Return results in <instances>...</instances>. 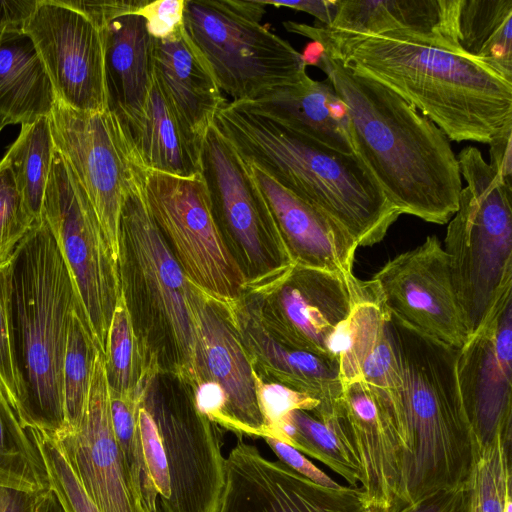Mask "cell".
Listing matches in <instances>:
<instances>
[{
	"label": "cell",
	"mask_w": 512,
	"mask_h": 512,
	"mask_svg": "<svg viewBox=\"0 0 512 512\" xmlns=\"http://www.w3.org/2000/svg\"><path fill=\"white\" fill-rule=\"evenodd\" d=\"M329 58L399 95L450 141L489 144L512 132V82L461 49L383 34L351 36L320 25L283 23Z\"/></svg>",
	"instance_id": "obj_1"
},
{
	"label": "cell",
	"mask_w": 512,
	"mask_h": 512,
	"mask_svg": "<svg viewBox=\"0 0 512 512\" xmlns=\"http://www.w3.org/2000/svg\"><path fill=\"white\" fill-rule=\"evenodd\" d=\"M347 107L354 154L400 214L446 224L462 189L450 140L386 86L322 51L314 62Z\"/></svg>",
	"instance_id": "obj_2"
},
{
	"label": "cell",
	"mask_w": 512,
	"mask_h": 512,
	"mask_svg": "<svg viewBox=\"0 0 512 512\" xmlns=\"http://www.w3.org/2000/svg\"><path fill=\"white\" fill-rule=\"evenodd\" d=\"M213 125L245 162L327 214L358 246L383 240L401 215L355 154L332 150L245 103L227 101Z\"/></svg>",
	"instance_id": "obj_3"
},
{
	"label": "cell",
	"mask_w": 512,
	"mask_h": 512,
	"mask_svg": "<svg viewBox=\"0 0 512 512\" xmlns=\"http://www.w3.org/2000/svg\"><path fill=\"white\" fill-rule=\"evenodd\" d=\"M402 389L394 404L406 505L465 484L478 448L458 387V349L389 313Z\"/></svg>",
	"instance_id": "obj_4"
},
{
	"label": "cell",
	"mask_w": 512,
	"mask_h": 512,
	"mask_svg": "<svg viewBox=\"0 0 512 512\" xmlns=\"http://www.w3.org/2000/svg\"><path fill=\"white\" fill-rule=\"evenodd\" d=\"M143 171L136 166L121 210L122 294L148 370L173 375L192 389L198 371L191 283L147 207Z\"/></svg>",
	"instance_id": "obj_5"
},
{
	"label": "cell",
	"mask_w": 512,
	"mask_h": 512,
	"mask_svg": "<svg viewBox=\"0 0 512 512\" xmlns=\"http://www.w3.org/2000/svg\"><path fill=\"white\" fill-rule=\"evenodd\" d=\"M12 268L15 346L30 414L41 425L61 430L65 423L63 361L68 324L81 302L43 217L18 245Z\"/></svg>",
	"instance_id": "obj_6"
},
{
	"label": "cell",
	"mask_w": 512,
	"mask_h": 512,
	"mask_svg": "<svg viewBox=\"0 0 512 512\" xmlns=\"http://www.w3.org/2000/svg\"><path fill=\"white\" fill-rule=\"evenodd\" d=\"M152 383L138 409L145 508L218 512L226 481L218 424L196 409L188 388L181 395L168 396Z\"/></svg>",
	"instance_id": "obj_7"
},
{
	"label": "cell",
	"mask_w": 512,
	"mask_h": 512,
	"mask_svg": "<svg viewBox=\"0 0 512 512\" xmlns=\"http://www.w3.org/2000/svg\"><path fill=\"white\" fill-rule=\"evenodd\" d=\"M466 186L444 240L452 284L469 336L512 289V183L474 146L457 156Z\"/></svg>",
	"instance_id": "obj_8"
},
{
	"label": "cell",
	"mask_w": 512,
	"mask_h": 512,
	"mask_svg": "<svg viewBox=\"0 0 512 512\" xmlns=\"http://www.w3.org/2000/svg\"><path fill=\"white\" fill-rule=\"evenodd\" d=\"M261 0H186L183 30L231 102H251L308 74L306 58L261 23Z\"/></svg>",
	"instance_id": "obj_9"
},
{
	"label": "cell",
	"mask_w": 512,
	"mask_h": 512,
	"mask_svg": "<svg viewBox=\"0 0 512 512\" xmlns=\"http://www.w3.org/2000/svg\"><path fill=\"white\" fill-rule=\"evenodd\" d=\"M147 207L188 281L228 310L248 280L212 212L201 175L191 178L145 169Z\"/></svg>",
	"instance_id": "obj_10"
},
{
	"label": "cell",
	"mask_w": 512,
	"mask_h": 512,
	"mask_svg": "<svg viewBox=\"0 0 512 512\" xmlns=\"http://www.w3.org/2000/svg\"><path fill=\"white\" fill-rule=\"evenodd\" d=\"M42 217L57 241L92 336L104 354L112 314L122 294L119 263L84 190L56 150Z\"/></svg>",
	"instance_id": "obj_11"
},
{
	"label": "cell",
	"mask_w": 512,
	"mask_h": 512,
	"mask_svg": "<svg viewBox=\"0 0 512 512\" xmlns=\"http://www.w3.org/2000/svg\"><path fill=\"white\" fill-rule=\"evenodd\" d=\"M200 175L220 231L243 259L248 283L288 271L294 262L263 195L246 162L213 124L201 144Z\"/></svg>",
	"instance_id": "obj_12"
},
{
	"label": "cell",
	"mask_w": 512,
	"mask_h": 512,
	"mask_svg": "<svg viewBox=\"0 0 512 512\" xmlns=\"http://www.w3.org/2000/svg\"><path fill=\"white\" fill-rule=\"evenodd\" d=\"M365 286L354 275L294 264L279 276L248 283L242 299L279 342L328 355L329 336Z\"/></svg>",
	"instance_id": "obj_13"
},
{
	"label": "cell",
	"mask_w": 512,
	"mask_h": 512,
	"mask_svg": "<svg viewBox=\"0 0 512 512\" xmlns=\"http://www.w3.org/2000/svg\"><path fill=\"white\" fill-rule=\"evenodd\" d=\"M48 118L54 148L84 190L119 263L122 205L140 162L108 110L79 111L56 99Z\"/></svg>",
	"instance_id": "obj_14"
},
{
	"label": "cell",
	"mask_w": 512,
	"mask_h": 512,
	"mask_svg": "<svg viewBox=\"0 0 512 512\" xmlns=\"http://www.w3.org/2000/svg\"><path fill=\"white\" fill-rule=\"evenodd\" d=\"M23 32L35 46L56 99L79 111L108 110L101 27L60 0H37Z\"/></svg>",
	"instance_id": "obj_15"
},
{
	"label": "cell",
	"mask_w": 512,
	"mask_h": 512,
	"mask_svg": "<svg viewBox=\"0 0 512 512\" xmlns=\"http://www.w3.org/2000/svg\"><path fill=\"white\" fill-rule=\"evenodd\" d=\"M371 282L387 311L403 323L457 349L467 341L448 255L435 235L389 260Z\"/></svg>",
	"instance_id": "obj_16"
},
{
	"label": "cell",
	"mask_w": 512,
	"mask_h": 512,
	"mask_svg": "<svg viewBox=\"0 0 512 512\" xmlns=\"http://www.w3.org/2000/svg\"><path fill=\"white\" fill-rule=\"evenodd\" d=\"M456 373L479 452L512 433V289L458 349Z\"/></svg>",
	"instance_id": "obj_17"
},
{
	"label": "cell",
	"mask_w": 512,
	"mask_h": 512,
	"mask_svg": "<svg viewBox=\"0 0 512 512\" xmlns=\"http://www.w3.org/2000/svg\"><path fill=\"white\" fill-rule=\"evenodd\" d=\"M218 512H365L364 493L318 485L239 440L226 458Z\"/></svg>",
	"instance_id": "obj_18"
},
{
	"label": "cell",
	"mask_w": 512,
	"mask_h": 512,
	"mask_svg": "<svg viewBox=\"0 0 512 512\" xmlns=\"http://www.w3.org/2000/svg\"><path fill=\"white\" fill-rule=\"evenodd\" d=\"M54 432L100 512H148L134 489L113 430L105 360L100 350L80 425L75 430Z\"/></svg>",
	"instance_id": "obj_19"
},
{
	"label": "cell",
	"mask_w": 512,
	"mask_h": 512,
	"mask_svg": "<svg viewBox=\"0 0 512 512\" xmlns=\"http://www.w3.org/2000/svg\"><path fill=\"white\" fill-rule=\"evenodd\" d=\"M189 296L196 334L198 383L213 381L223 389L224 428L239 436L268 437L257 398L256 373L229 310L192 284Z\"/></svg>",
	"instance_id": "obj_20"
},
{
	"label": "cell",
	"mask_w": 512,
	"mask_h": 512,
	"mask_svg": "<svg viewBox=\"0 0 512 512\" xmlns=\"http://www.w3.org/2000/svg\"><path fill=\"white\" fill-rule=\"evenodd\" d=\"M339 410L348 426L361 469L365 512H400L402 461L393 399L361 380L343 385Z\"/></svg>",
	"instance_id": "obj_21"
},
{
	"label": "cell",
	"mask_w": 512,
	"mask_h": 512,
	"mask_svg": "<svg viewBox=\"0 0 512 512\" xmlns=\"http://www.w3.org/2000/svg\"><path fill=\"white\" fill-rule=\"evenodd\" d=\"M246 164L294 264L352 276L359 247L354 238L327 214L291 193L260 168Z\"/></svg>",
	"instance_id": "obj_22"
},
{
	"label": "cell",
	"mask_w": 512,
	"mask_h": 512,
	"mask_svg": "<svg viewBox=\"0 0 512 512\" xmlns=\"http://www.w3.org/2000/svg\"><path fill=\"white\" fill-rule=\"evenodd\" d=\"M234 325L260 378L277 382L317 399L333 411L343 392L339 364L329 355L295 349L279 342L263 326L242 297L230 310Z\"/></svg>",
	"instance_id": "obj_23"
},
{
	"label": "cell",
	"mask_w": 512,
	"mask_h": 512,
	"mask_svg": "<svg viewBox=\"0 0 512 512\" xmlns=\"http://www.w3.org/2000/svg\"><path fill=\"white\" fill-rule=\"evenodd\" d=\"M141 2L129 0L101 26L108 111L123 132L139 119L153 81V38L135 13Z\"/></svg>",
	"instance_id": "obj_24"
},
{
	"label": "cell",
	"mask_w": 512,
	"mask_h": 512,
	"mask_svg": "<svg viewBox=\"0 0 512 512\" xmlns=\"http://www.w3.org/2000/svg\"><path fill=\"white\" fill-rule=\"evenodd\" d=\"M459 5L460 0H337L336 15L324 28L351 36H409L460 49Z\"/></svg>",
	"instance_id": "obj_25"
},
{
	"label": "cell",
	"mask_w": 512,
	"mask_h": 512,
	"mask_svg": "<svg viewBox=\"0 0 512 512\" xmlns=\"http://www.w3.org/2000/svg\"><path fill=\"white\" fill-rule=\"evenodd\" d=\"M153 75L183 126L200 142L217 111L228 100L183 27L165 39H153Z\"/></svg>",
	"instance_id": "obj_26"
},
{
	"label": "cell",
	"mask_w": 512,
	"mask_h": 512,
	"mask_svg": "<svg viewBox=\"0 0 512 512\" xmlns=\"http://www.w3.org/2000/svg\"><path fill=\"white\" fill-rule=\"evenodd\" d=\"M243 103L332 150L354 154L347 107L327 80L307 75Z\"/></svg>",
	"instance_id": "obj_27"
},
{
	"label": "cell",
	"mask_w": 512,
	"mask_h": 512,
	"mask_svg": "<svg viewBox=\"0 0 512 512\" xmlns=\"http://www.w3.org/2000/svg\"><path fill=\"white\" fill-rule=\"evenodd\" d=\"M123 134L145 169L184 178L200 174L202 142L180 122L154 75L139 119Z\"/></svg>",
	"instance_id": "obj_28"
},
{
	"label": "cell",
	"mask_w": 512,
	"mask_h": 512,
	"mask_svg": "<svg viewBox=\"0 0 512 512\" xmlns=\"http://www.w3.org/2000/svg\"><path fill=\"white\" fill-rule=\"evenodd\" d=\"M56 97L32 40L23 31L0 36V115L10 124L48 117Z\"/></svg>",
	"instance_id": "obj_29"
},
{
	"label": "cell",
	"mask_w": 512,
	"mask_h": 512,
	"mask_svg": "<svg viewBox=\"0 0 512 512\" xmlns=\"http://www.w3.org/2000/svg\"><path fill=\"white\" fill-rule=\"evenodd\" d=\"M276 439L323 462L351 486L361 480L359 461L339 404L334 414L302 409L289 412L278 425Z\"/></svg>",
	"instance_id": "obj_30"
},
{
	"label": "cell",
	"mask_w": 512,
	"mask_h": 512,
	"mask_svg": "<svg viewBox=\"0 0 512 512\" xmlns=\"http://www.w3.org/2000/svg\"><path fill=\"white\" fill-rule=\"evenodd\" d=\"M459 48L512 82V0H460Z\"/></svg>",
	"instance_id": "obj_31"
},
{
	"label": "cell",
	"mask_w": 512,
	"mask_h": 512,
	"mask_svg": "<svg viewBox=\"0 0 512 512\" xmlns=\"http://www.w3.org/2000/svg\"><path fill=\"white\" fill-rule=\"evenodd\" d=\"M34 422L16 408L0 379V486L31 494L48 489L31 432Z\"/></svg>",
	"instance_id": "obj_32"
},
{
	"label": "cell",
	"mask_w": 512,
	"mask_h": 512,
	"mask_svg": "<svg viewBox=\"0 0 512 512\" xmlns=\"http://www.w3.org/2000/svg\"><path fill=\"white\" fill-rule=\"evenodd\" d=\"M55 152L48 117L21 125L17 139L4 159L17 187L36 222L42 219L46 185Z\"/></svg>",
	"instance_id": "obj_33"
},
{
	"label": "cell",
	"mask_w": 512,
	"mask_h": 512,
	"mask_svg": "<svg viewBox=\"0 0 512 512\" xmlns=\"http://www.w3.org/2000/svg\"><path fill=\"white\" fill-rule=\"evenodd\" d=\"M109 393L143 397L158 375L145 363L123 294L112 314L104 353Z\"/></svg>",
	"instance_id": "obj_34"
},
{
	"label": "cell",
	"mask_w": 512,
	"mask_h": 512,
	"mask_svg": "<svg viewBox=\"0 0 512 512\" xmlns=\"http://www.w3.org/2000/svg\"><path fill=\"white\" fill-rule=\"evenodd\" d=\"M99 351L81 305L69 320L63 361V398L65 423L61 430L80 425L89 397L94 362Z\"/></svg>",
	"instance_id": "obj_35"
},
{
	"label": "cell",
	"mask_w": 512,
	"mask_h": 512,
	"mask_svg": "<svg viewBox=\"0 0 512 512\" xmlns=\"http://www.w3.org/2000/svg\"><path fill=\"white\" fill-rule=\"evenodd\" d=\"M511 434L478 452L466 482L468 512H512Z\"/></svg>",
	"instance_id": "obj_36"
},
{
	"label": "cell",
	"mask_w": 512,
	"mask_h": 512,
	"mask_svg": "<svg viewBox=\"0 0 512 512\" xmlns=\"http://www.w3.org/2000/svg\"><path fill=\"white\" fill-rule=\"evenodd\" d=\"M31 432L45 468L48 489L61 512H100L84 490L54 430L35 422Z\"/></svg>",
	"instance_id": "obj_37"
},
{
	"label": "cell",
	"mask_w": 512,
	"mask_h": 512,
	"mask_svg": "<svg viewBox=\"0 0 512 512\" xmlns=\"http://www.w3.org/2000/svg\"><path fill=\"white\" fill-rule=\"evenodd\" d=\"M12 273V261L0 267V379L16 408L27 418L33 419L16 353L12 316Z\"/></svg>",
	"instance_id": "obj_38"
},
{
	"label": "cell",
	"mask_w": 512,
	"mask_h": 512,
	"mask_svg": "<svg viewBox=\"0 0 512 512\" xmlns=\"http://www.w3.org/2000/svg\"><path fill=\"white\" fill-rule=\"evenodd\" d=\"M144 396H119L110 394L113 430L134 489L142 504L146 475L138 427V409Z\"/></svg>",
	"instance_id": "obj_39"
},
{
	"label": "cell",
	"mask_w": 512,
	"mask_h": 512,
	"mask_svg": "<svg viewBox=\"0 0 512 512\" xmlns=\"http://www.w3.org/2000/svg\"><path fill=\"white\" fill-rule=\"evenodd\" d=\"M36 223L17 187L7 161L0 160V267L11 263L13 255Z\"/></svg>",
	"instance_id": "obj_40"
},
{
	"label": "cell",
	"mask_w": 512,
	"mask_h": 512,
	"mask_svg": "<svg viewBox=\"0 0 512 512\" xmlns=\"http://www.w3.org/2000/svg\"><path fill=\"white\" fill-rule=\"evenodd\" d=\"M256 373V372H255ZM256 392L259 407L269 431L268 437L277 438V428L289 412L313 410L320 402L311 396L277 382L265 381L256 374Z\"/></svg>",
	"instance_id": "obj_41"
},
{
	"label": "cell",
	"mask_w": 512,
	"mask_h": 512,
	"mask_svg": "<svg viewBox=\"0 0 512 512\" xmlns=\"http://www.w3.org/2000/svg\"><path fill=\"white\" fill-rule=\"evenodd\" d=\"M186 0L144 1L135 11L146 24L153 39H165L183 27V13Z\"/></svg>",
	"instance_id": "obj_42"
},
{
	"label": "cell",
	"mask_w": 512,
	"mask_h": 512,
	"mask_svg": "<svg viewBox=\"0 0 512 512\" xmlns=\"http://www.w3.org/2000/svg\"><path fill=\"white\" fill-rule=\"evenodd\" d=\"M263 439L278 457L279 461L283 462L300 475L327 488L341 487L340 484L317 468L297 449L293 448L289 444L273 437H264Z\"/></svg>",
	"instance_id": "obj_43"
},
{
	"label": "cell",
	"mask_w": 512,
	"mask_h": 512,
	"mask_svg": "<svg viewBox=\"0 0 512 512\" xmlns=\"http://www.w3.org/2000/svg\"><path fill=\"white\" fill-rule=\"evenodd\" d=\"M400 512H468L466 483L454 488L435 491Z\"/></svg>",
	"instance_id": "obj_44"
},
{
	"label": "cell",
	"mask_w": 512,
	"mask_h": 512,
	"mask_svg": "<svg viewBox=\"0 0 512 512\" xmlns=\"http://www.w3.org/2000/svg\"><path fill=\"white\" fill-rule=\"evenodd\" d=\"M189 390L196 409L209 420L223 427L226 396L220 385L213 381H202Z\"/></svg>",
	"instance_id": "obj_45"
},
{
	"label": "cell",
	"mask_w": 512,
	"mask_h": 512,
	"mask_svg": "<svg viewBox=\"0 0 512 512\" xmlns=\"http://www.w3.org/2000/svg\"><path fill=\"white\" fill-rule=\"evenodd\" d=\"M266 6L289 8L306 12L315 17L317 24L323 27L331 25L337 11V0H299V1H262Z\"/></svg>",
	"instance_id": "obj_46"
},
{
	"label": "cell",
	"mask_w": 512,
	"mask_h": 512,
	"mask_svg": "<svg viewBox=\"0 0 512 512\" xmlns=\"http://www.w3.org/2000/svg\"><path fill=\"white\" fill-rule=\"evenodd\" d=\"M37 0H0V36L13 31H23Z\"/></svg>",
	"instance_id": "obj_47"
},
{
	"label": "cell",
	"mask_w": 512,
	"mask_h": 512,
	"mask_svg": "<svg viewBox=\"0 0 512 512\" xmlns=\"http://www.w3.org/2000/svg\"><path fill=\"white\" fill-rule=\"evenodd\" d=\"M512 132L489 143L488 163L505 181L512 183Z\"/></svg>",
	"instance_id": "obj_48"
},
{
	"label": "cell",
	"mask_w": 512,
	"mask_h": 512,
	"mask_svg": "<svg viewBox=\"0 0 512 512\" xmlns=\"http://www.w3.org/2000/svg\"><path fill=\"white\" fill-rule=\"evenodd\" d=\"M36 494L0 486V512H32Z\"/></svg>",
	"instance_id": "obj_49"
},
{
	"label": "cell",
	"mask_w": 512,
	"mask_h": 512,
	"mask_svg": "<svg viewBox=\"0 0 512 512\" xmlns=\"http://www.w3.org/2000/svg\"><path fill=\"white\" fill-rule=\"evenodd\" d=\"M58 510L59 505L49 489L35 495L32 512H57Z\"/></svg>",
	"instance_id": "obj_50"
},
{
	"label": "cell",
	"mask_w": 512,
	"mask_h": 512,
	"mask_svg": "<svg viewBox=\"0 0 512 512\" xmlns=\"http://www.w3.org/2000/svg\"><path fill=\"white\" fill-rule=\"evenodd\" d=\"M9 124H10V122L4 116L0 115V132L6 125H9Z\"/></svg>",
	"instance_id": "obj_51"
},
{
	"label": "cell",
	"mask_w": 512,
	"mask_h": 512,
	"mask_svg": "<svg viewBox=\"0 0 512 512\" xmlns=\"http://www.w3.org/2000/svg\"><path fill=\"white\" fill-rule=\"evenodd\" d=\"M154 512H160L159 508L157 507V509Z\"/></svg>",
	"instance_id": "obj_52"
}]
</instances>
